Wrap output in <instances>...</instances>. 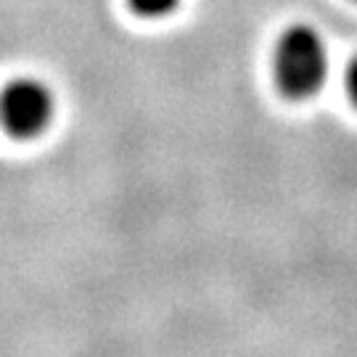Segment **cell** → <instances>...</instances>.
I'll list each match as a JSON object with an SVG mask.
<instances>
[{
	"instance_id": "3",
	"label": "cell",
	"mask_w": 357,
	"mask_h": 357,
	"mask_svg": "<svg viewBox=\"0 0 357 357\" xmlns=\"http://www.w3.org/2000/svg\"><path fill=\"white\" fill-rule=\"evenodd\" d=\"M128 3L141 19H165L172 16V11H178L180 6V0H128Z\"/></svg>"
},
{
	"instance_id": "4",
	"label": "cell",
	"mask_w": 357,
	"mask_h": 357,
	"mask_svg": "<svg viewBox=\"0 0 357 357\" xmlns=\"http://www.w3.org/2000/svg\"><path fill=\"white\" fill-rule=\"evenodd\" d=\"M344 90H347L349 103L357 106V56L347 64V69H344Z\"/></svg>"
},
{
	"instance_id": "2",
	"label": "cell",
	"mask_w": 357,
	"mask_h": 357,
	"mask_svg": "<svg viewBox=\"0 0 357 357\" xmlns=\"http://www.w3.org/2000/svg\"><path fill=\"white\" fill-rule=\"evenodd\" d=\"M56 96L38 77H16L0 90V128L11 138L29 141L51 128Z\"/></svg>"
},
{
	"instance_id": "1",
	"label": "cell",
	"mask_w": 357,
	"mask_h": 357,
	"mask_svg": "<svg viewBox=\"0 0 357 357\" xmlns=\"http://www.w3.org/2000/svg\"><path fill=\"white\" fill-rule=\"evenodd\" d=\"M328 45L315 26L291 24L281 32L273 48V79L286 98L307 101L328 79Z\"/></svg>"
}]
</instances>
